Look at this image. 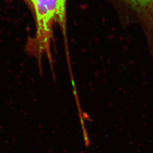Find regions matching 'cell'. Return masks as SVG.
Listing matches in <instances>:
<instances>
[{"mask_svg":"<svg viewBox=\"0 0 153 153\" xmlns=\"http://www.w3.org/2000/svg\"><path fill=\"white\" fill-rule=\"evenodd\" d=\"M32 5L36 17V34L29 49L39 59L45 53L51 58V43L53 37V27L55 23H59L65 29L66 0H26Z\"/></svg>","mask_w":153,"mask_h":153,"instance_id":"1","label":"cell"},{"mask_svg":"<svg viewBox=\"0 0 153 153\" xmlns=\"http://www.w3.org/2000/svg\"><path fill=\"white\" fill-rule=\"evenodd\" d=\"M117 1L127 10L130 21L140 28L153 59V0Z\"/></svg>","mask_w":153,"mask_h":153,"instance_id":"2","label":"cell"}]
</instances>
